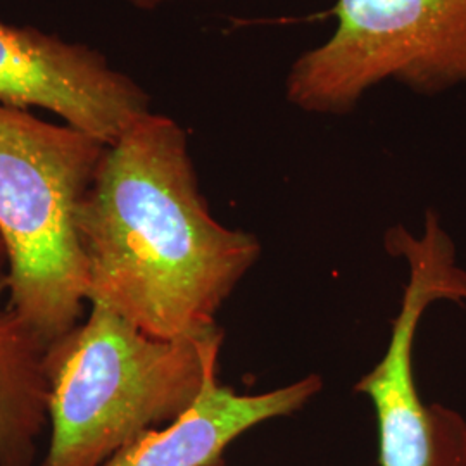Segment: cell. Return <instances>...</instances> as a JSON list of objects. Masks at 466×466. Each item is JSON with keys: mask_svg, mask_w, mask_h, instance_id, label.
Here are the masks:
<instances>
[{"mask_svg": "<svg viewBox=\"0 0 466 466\" xmlns=\"http://www.w3.org/2000/svg\"><path fill=\"white\" fill-rule=\"evenodd\" d=\"M76 227L88 304L157 339L215 329L261 254L254 235L211 215L184 128L154 113L106 146Z\"/></svg>", "mask_w": 466, "mask_h": 466, "instance_id": "obj_1", "label": "cell"}, {"mask_svg": "<svg viewBox=\"0 0 466 466\" xmlns=\"http://www.w3.org/2000/svg\"><path fill=\"white\" fill-rule=\"evenodd\" d=\"M46 350L49 448L40 466H102L175 421L218 367L225 333L157 339L99 302Z\"/></svg>", "mask_w": 466, "mask_h": 466, "instance_id": "obj_2", "label": "cell"}, {"mask_svg": "<svg viewBox=\"0 0 466 466\" xmlns=\"http://www.w3.org/2000/svg\"><path fill=\"white\" fill-rule=\"evenodd\" d=\"M106 146L67 125L0 104V233L7 306L46 346L75 329L88 304L76 215Z\"/></svg>", "mask_w": 466, "mask_h": 466, "instance_id": "obj_3", "label": "cell"}, {"mask_svg": "<svg viewBox=\"0 0 466 466\" xmlns=\"http://www.w3.org/2000/svg\"><path fill=\"white\" fill-rule=\"evenodd\" d=\"M333 16L330 38L287 75L300 111L348 115L389 80L420 96L466 84V0H337Z\"/></svg>", "mask_w": 466, "mask_h": 466, "instance_id": "obj_4", "label": "cell"}, {"mask_svg": "<svg viewBox=\"0 0 466 466\" xmlns=\"http://www.w3.org/2000/svg\"><path fill=\"white\" fill-rule=\"evenodd\" d=\"M385 244L406 259L410 280L389 348L356 385L375 408L380 466H466L465 418L439 402L425 404L413 375L421 315L435 300H466V271L458 267L454 244L433 211H427L421 237L400 225L389 230Z\"/></svg>", "mask_w": 466, "mask_h": 466, "instance_id": "obj_5", "label": "cell"}, {"mask_svg": "<svg viewBox=\"0 0 466 466\" xmlns=\"http://www.w3.org/2000/svg\"><path fill=\"white\" fill-rule=\"evenodd\" d=\"M0 104L50 111L104 146L152 113L149 94L97 50L4 21Z\"/></svg>", "mask_w": 466, "mask_h": 466, "instance_id": "obj_6", "label": "cell"}, {"mask_svg": "<svg viewBox=\"0 0 466 466\" xmlns=\"http://www.w3.org/2000/svg\"><path fill=\"white\" fill-rule=\"evenodd\" d=\"M321 390L318 375L263 394H238L208 373L199 398L175 421L140 433L102 466H225V451L252 427L287 417Z\"/></svg>", "mask_w": 466, "mask_h": 466, "instance_id": "obj_7", "label": "cell"}, {"mask_svg": "<svg viewBox=\"0 0 466 466\" xmlns=\"http://www.w3.org/2000/svg\"><path fill=\"white\" fill-rule=\"evenodd\" d=\"M47 346L9 306L0 308V466H35L49 427Z\"/></svg>", "mask_w": 466, "mask_h": 466, "instance_id": "obj_8", "label": "cell"}, {"mask_svg": "<svg viewBox=\"0 0 466 466\" xmlns=\"http://www.w3.org/2000/svg\"><path fill=\"white\" fill-rule=\"evenodd\" d=\"M128 4H132L137 9H142V11H154V9H159L161 5L169 4V2H175V0H127Z\"/></svg>", "mask_w": 466, "mask_h": 466, "instance_id": "obj_9", "label": "cell"}, {"mask_svg": "<svg viewBox=\"0 0 466 466\" xmlns=\"http://www.w3.org/2000/svg\"><path fill=\"white\" fill-rule=\"evenodd\" d=\"M9 271V256H7V248L4 242V237L0 233V283H4Z\"/></svg>", "mask_w": 466, "mask_h": 466, "instance_id": "obj_10", "label": "cell"}]
</instances>
